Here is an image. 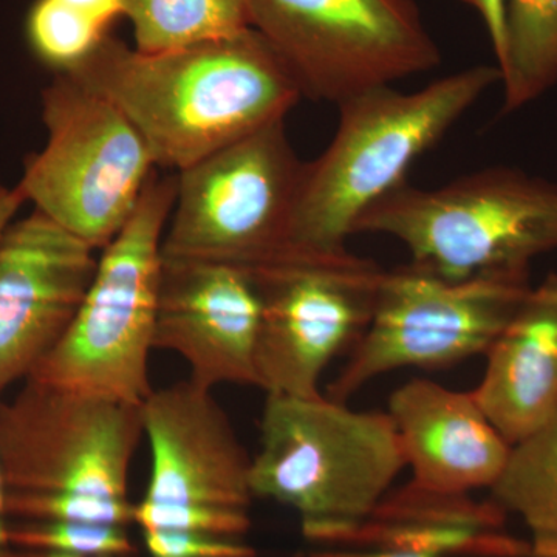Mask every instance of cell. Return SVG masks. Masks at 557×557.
<instances>
[{
  "mask_svg": "<svg viewBox=\"0 0 557 557\" xmlns=\"http://www.w3.org/2000/svg\"><path fill=\"white\" fill-rule=\"evenodd\" d=\"M62 73L112 101L146 139L157 168L175 172L287 119L304 97L255 28L153 53L108 35Z\"/></svg>",
  "mask_w": 557,
  "mask_h": 557,
  "instance_id": "6da1fadb",
  "label": "cell"
},
{
  "mask_svg": "<svg viewBox=\"0 0 557 557\" xmlns=\"http://www.w3.org/2000/svg\"><path fill=\"white\" fill-rule=\"evenodd\" d=\"M502 73L475 65L403 94L391 86L341 102L327 149L304 163L289 244L298 255H339L358 219L405 185L413 161L445 137Z\"/></svg>",
  "mask_w": 557,
  "mask_h": 557,
  "instance_id": "7a4b0ae2",
  "label": "cell"
},
{
  "mask_svg": "<svg viewBox=\"0 0 557 557\" xmlns=\"http://www.w3.org/2000/svg\"><path fill=\"white\" fill-rule=\"evenodd\" d=\"M405 467L388 413L359 412L327 397L269 395L249 487L295 509L310 541L339 547Z\"/></svg>",
  "mask_w": 557,
  "mask_h": 557,
  "instance_id": "3957f363",
  "label": "cell"
},
{
  "mask_svg": "<svg viewBox=\"0 0 557 557\" xmlns=\"http://www.w3.org/2000/svg\"><path fill=\"white\" fill-rule=\"evenodd\" d=\"M177 197V174L150 177L127 225L102 249L78 313L27 380L141 406L152 394L161 242Z\"/></svg>",
  "mask_w": 557,
  "mask_h": 557,
  "instance_id": "277c9868",
  "label": "cell"
},
{
  "mask_svg": "<svg viewBox=\"0 0 557 557\" xmlns=\"http://www.w3.org/2000/svg\"><path fill=\"white\" fill-rule=\"evenodd\" d=\"M359 233L394 237L408 248L410 265L450 281L528 269L557 249V186L508 168L432 190L405 183L358 219Z\"/></svg>",
  "mask_w": 557,
  "mask_h": 557,
  "instance_id": "5b68a950",
  "label": "cell"
},
{
  "mask_svg": "<svg viewBox=\"0 0 557 557\" xmlns=\"http://www.w3.org/2000/svg\"><path fill=\"white\" fill-rule=\"evenodd\" d=\"M40 110L46 145L25 159L17 189L35 211L104 249L134 215L156 159L112 101L69 73L44 87Z\"/></svg>",
  "mask_w": 557,
  "mask_h": 557,
  "instance_id": "8992f818",
  "label": "cell"
},
{
  "mask_svg": "<svg viewBox=\"0 0 557 557\" xmlns=\"http://www.w3.org/2000/svg\"><path fill=\"white\" fill-rule=\"evenodd\" d=\"M302 171L277 120L175 172L161 258L252 270L302 256L289 244Z\"/></svg>",
  "mask_w": 557,
  "mask_h": 557,
  "instance_id": "52a82bcc",
  "label": "cell"
},
{
  "mask_svg": "<svg viewBox=\"0 0 557 557\" xmlns=\"http://www.w3.org/2000/svg\"><path fill=\"white\" fill-rule=\"evenodd\" d=\"M528 269L450 281L409 265L384 270L364 335L327 398L347 403L370 380L401 368H446L486 354L531 292Z\"/></svg>",
  "mask_w": 557,
  "mask_h": 557,
  "instance_id": "ba28073f",
  "label": "cell"
},
{
  "mask_svg": "<svg viewBox=\"0 0 557 557\" xmlns=\"http://www.w3.org/2000/svg\"><path fill=\"white\" fill-rule=\"evenodd\" d=\"M263 36L313 100L348 98L440 64L412 0H247Z\"/></svg>",
  "mask_w": 557,
  "mask_h": 557,
  "instance_id": "9c48e42d",
  "label": "cell"
},
{
  "mask_svg": "<svg viewBox=\"0 0 557 557\" xmlns=\"http://www.w3.org/2000/svg\"><path fill=\"white\" fill-rule=\"evenodd\" d=\"M247 271L260 298L258 387L269 395L322 397L325 368L368 329L384 270L346 251L293 256Z\"/></svg>",
  "mask_w": 557,
  "mask_h": 557,
  "instance_id": "30bf717a",
  "label": "cell"
},
{
  "mask_svg": "<svg viewBox=\"0 0 557 557\" xmlns=\"http://www.w3.org/2000/svg\"><path fill=\"white\" fill-rule=\"evenodd\" d=\"M143 434L141 406L27 380L11 405H0L7 494L127 500Z\"/></svg>",
  "mask_w": 557,
  "mask_h": 557,
  "instance_id": "8fae6325",
  "label": "cell"
},
{
  "mask_svg": "<svg viewBox=\"0 0 557 557\" xmlns=\"http://www.w3.org/2000/svg\"><path fill=\"white\" fill-rule=\"evenodd\" d=\"M94 252L35 209L0 237V394L67 332L97 271Z\"/></svg>",
  "mask_w": 557,
  "mask_h": 557,
  "instance_id": "7c38bea8",
  "label": "cell"
},
{
  "mask_svg": "<svg viewBox=\"0 0 557 557\" xmlns=\"http://www.w3.org/2000/svg\"><path fill=\"white\" fill-rule=\"evenodd\" d=\"M259 325V293L247 270L163 259L153 348L185 359L196 386H258Z\"/></svg>",
  "mask_w": 557,
  "mask_h": 557,
  "instance_id": "4fadbf2b",
  "label": "cell"
},
{
  "mask_svg": "<svg viewBox=\"0 0 557 557\" xmlns=\"http://www.w3.org/2000/svg\"><path fill=\"white\" fill-rule=\"evenodd\" d=\"M141 417L152 449L143 500L249 511L251 458L211 391L189 380L152 391L141 405Z\"/></svg>",
  "mask_w": 557,
  "mask_h": 557,
  "instance_id": "5bb4252c",
  "label": "cell"
},
{
  "mask_svg": "<svg viewBox=\"0 0 557 557\" xmlns=\"http://www.w3.org/2000/svg\"><path fill=\"white\" fill-rule=\"evenodd\" d=\"M413 483L437 493L469 494L493 487L512 446L487 420L471 392L412 380L388 403Z\"/></svg>",
  "mask_w": 557,
  "mask_h": 557,
  "instance_id": "9a60e30c",
  "label": "cell"
},
{
  "mask_svg": "<svg viewBox=\"0 0 557 557\" xmlns=\"http://www.w3.org/2000/svg\"><path fill=\"white\" fill-rule=\"evenodd\" d=\"M472 397L498 434L515 446L557 412V274L531 288L486 351Z\"/></svg>",
  "mask_w": 557,
  "mask_h": 557,
  "instance_id": "2e32d148",
  "label": "cell"
},
{
  "mask_svg": "<svg viewBox=\"0 0 557 557\" xmlns=\"http://www.w3.org/2000/svg\"><path fill=\"white\" fill-rule=\"evenodd\" d=\"M491 493L498 507L525 523L531 556L557 557V412L512 446Z\"/></svg>",
  "mask_w": 557,
  "mask_h": 557,
  "instance_id": "e0dca14e",
  "label": "cell"
},
{
  "mask_svg": "<svg viewBox=\"0 0 557 557\" xmlns=\"http://www.w3.org/2000/svg\"><path fill=\"white\" fill-rule=\"evenodd\" d=\"M504 113L530 104L557 84V0H508L507 46L497 65Z\"/></svg>",
  "mask_w": 557,
  "mask_h": 557,
  "instance_id": "ac0fdd59",
  "label": "cell"
},
{
  "mask_svg": "<svg viewBox=\"0 0 557 557\" xmlns=\"http://www.w3.org/2000/svg\"><path fill=\"white\" fill-rule=\"evenodd\" d=\"M135 49L166 51L239 35L251 27L247 0H123Z\"/></svg>",
  "mask_w": 557,
  "mask_h": 557,
  "instance_id": "d6986e66",
  "label": "cell"
},
{
  "mask_svg": "<svg viewBox=\"0 0 557 557\" xmlns=\"http://www.w3.org/2000/svg\"><path fill=\"white\" fill-rule=\"evenodd\" d=\"M25 33L33 53L54 73L78 65L109 35L100 24L60 0H36Z\"/></svg>",
  "mask_w": 557,
  "mask_h": 557,
  "instance_id": "ffe728a7",
  "label": "cell"
},
{
  "mask_svg": "<svg viewBox=\"0 0 557 557\" xmlns=\"http://www.w3.org/2000/svg\"><path fill=\"white\" fill-rule=\"evenodd\" d=\"M17 544L42 552L81 556H134L135 548L124 527L106 523L44 520L38 525L10 533Z\"/></svg>",
  "mask_w": 557,
  "mask_h": 557,
  "instance_id": "44dd1931",
  "label": "cell"
},
{
  "mask_svg": "<svg viewBox=\"0 0 557 557\" xmlns=\"http://www.w3.org/2000/svg\"><path fill=\"white\" fill-rule=\"evenodd\" d=\"M134 522L143 531H183L225 539H242L251 527L248 511L164 507L146 500L134 505Z\"/></svg>",
  "mask_w": 557,
  "mask_h": 557,
  "instance_id": "7402d4cb",
  "label": "cell"
},
{
  "mask_svg": "<svg viewBox=\"0 0 557 557\" xmlns=\"http://www.w3.org/2000/svg\"><path fill=\"white\" fill-rule=\"evenodd\" d=\"M5 511L20 512L42 522L61 520L119 527L134 522V505L129 500H106L97 497L7 494Z\"/></svg>",
  "mask_w": 557,
  "mask_h": 557,
  "instance_id": "603a6c76",
  "label": "cell"
},
{
  "mask_svg": "<svg viewBox=\"0 0 557 557\" xmlns=\"http://www.w3.org/2000/svg\"><path fill=\"white\" fill-rule=\"evenodd\" d=\"M150 557H256L242 539L208 536L183 531H145Z\"/></svg>",
  "mask_w": 557,
  "mask_h": 557,
  "instance_id": "cb8c5ba5",
  "label": "cell"
},
{
  "mask_svg": "<svg viewBox=\"0 0 557 557\" xmlns=\"http://www.w3.org/2000/svg\"><path fill=\"white\" fill-rule=\"evenodd\" d=\"M469 5L474 7L482 14L494 53H496L497 65L504 61L505 46H507V5L508 0H468Z\"/></svg>",
  "mask_w": 557,
  "mask_h": 557,
  "instance_id": "d4e9b609",
  "label": "cell"
},
{
  "mask_svg": "<svg viewBox=\"0 0 557 557\" xmlns=\"http://www.w3.org/2000/svg\"><path fill=\"white\" fill-rule=\"evenodd\" d=\"M70 9L79 11L84 16L97 22L106 30H109L110 24H113L120 16H124L123 0H60Z\"/></svg>",
  "mask_w": 557,
  "mask_h": 557,
  "instance_id": "484cf974",
  "label": "cell"
},
{
  "mask_svg": "<svg viewBox=\"0 0 557 557\" xmlns=\"http://www.w3.org/2000/svg\"><path fill=\"white\" fill-rule=\"evenodd\" d=\"M309 557H437L426 553L412 552V549L386 547H354L350 549H322L311 553Z\"/></svg>",
  "mask_w": 557,
  "mask_h": 557,
  "instance_id": "4316f807",
  "label": "cell"
},
{
  "mask_svg": "<svg viewBox=\"0 0 557 557\" xmlns=\"http://www.w3.org/2000/svg\"><path fill=\"white\" fill-rule=\"evenodd\" d=\"M24 203V197H22L17 186L10 188L2 180V182H0V237H2V234L9 228L10 223L16 219L17 212H20Z\"/></svg>",
  "mask_w": 557,
  "mask_h": 557,
  "instance_id": "83f0119b",
  "label": "cell"
},
{
  "mask_svg": "<svg viewBox=\"0 0 557 557\" xmlns=\"http://www.w3.org/2000/svg\"><path fill=\"white\" fill-rule=\"evenodd\" d=\"M7 491L5 482H3L2 465H0V518L2 512H5Z\"/></svg>",
  "mask_w": 557,
  "mask_h": 557,
  "instance_id": "f1b7e54d",
  "label": "cell"
},
{
  "mask_svg": "<svg viewBox=\"0 0 557 557\" xmlns=\"http://www.w3.org/2000/svg\"><path fill=\"white\" fill-rule=\"evenodd\" d=\"M461 2H467L468 3V0H461Z\"/></svg>",
  "mask_w": 557,
  "mask_h": 557,
  "instance_id": "f546056e",
  "label": "cell"
},
{
  "mask_svg": "<svg viewBox=\"0 0 557 557\" xmlns=\"http://www.w3.org/2000/svg\"><path fill=\"white\" fill-rule=\"evenodd\" d=\"M0 182H2V178H0Z\"/></svg>",
  "mask_w": 557,
  "mask_h": 557,
  "instance_id": "4dcf8cb0",
  "label": "cell"
}]
</instances>
